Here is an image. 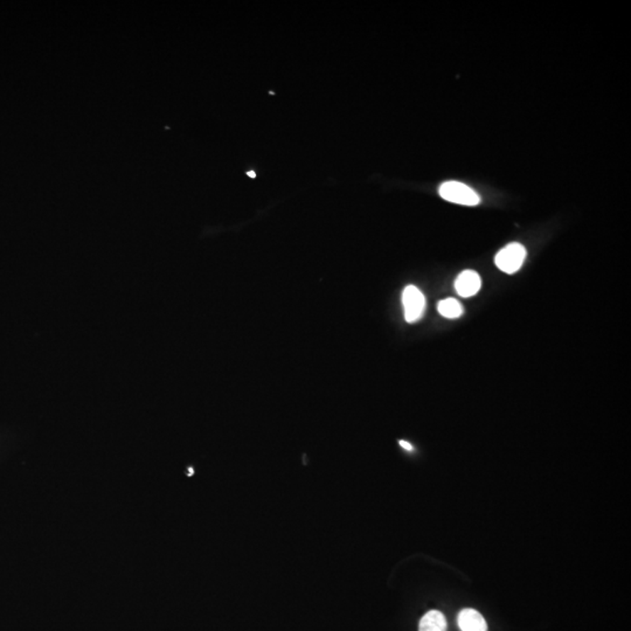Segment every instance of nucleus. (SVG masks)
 <instances>
[{
  "instance_id": "1",
  "label": "nucleus",
  "mask_w": 631,
  "mask_h": 631,
  "mask_svg": "<svg viewBox=\"0 0 631 631\" xmlns=\"http://www.w3.org/2000/svg\"><path fill=\"white\" fill-rule=\"evenodd\" d=\"M438 193L449 203L465 206H476L481 203V198L477 192L460 181H445L438 189Z\"/></svg>"
},
{
  "instance_id": "2",
  "label": "nucleus",
  "mask_w": 631,
  "mask_h": 631,
  "mask_svg": "<svg viewBox=\"0 0 631 631\" xmlns=\"http://www.w3.org/2000/svg\"><path fill=\"white\" fill-rule=\"evenodd\" d=\"M525 259H526V249L523 245L514 243L507 245L498 252L494 258V263L502 272L514 274L521 268Z\"/></svg>"
},
{
  "instance_id": "3",
  "label": "nucleus",
  "mask_w": 631,
  "mask_h": 631,
  "mask_svg": "<svg viewBox=\"0 0 631 631\" xmlns=\"http://www.w3.org/2000/svg\"><path fill=\"white\" fill-rule=\"evenodd\" d=\"M403 304L405 321L408 323H415L423 316L425 298L421 290L416 288L415 285H408L403 290Z\"/></svg>"
},
{
  "instance_id": "4",
  "label": "nucleus",
  "mask_w": 631,
  "mask_h": 631,
  "mask_svg": "<svg viewBox=\"0 0 631 631\" xmlns=\"http://www.w3.org/2000/svg\"><path fill=\"white\" fill-rule=\"evenodd\" d=\"M481 287V277L474 270L462 272L455 281V290L462 297H472L479 292Z\"/></svg>"
},
{
  "instance_id": "5",
  "label": "nucleus",
  "mask_w": 631,
  "mask_h": 631,
  "mask_svg": "<svg viewBox=\"0 0 631 631\" xmlns=\"http://www.w3.org/2000/svg\"><path fill=\"white\" fill-rule=\"evenodd\" d=\"M457 623L462 631H487L484 617L474 609H463L458 614Z\"/></svg>"
},
{
  "instance_id": "6",
  "label": "nucleus",
  "mask_w": 631,
  "mask_h": 631,
  "mask_svg": "<svg viewBox=\"0 0 631 631\" xmlns=\"http://www.w3.org/2000/svg\"><path fill=\"white\" fill-rule=\"evenodd\" d=\"M419 631H447V620L441 612L430 610L421 618Z\"/></svg>"
},
{
  "instance_id": "7",
  "label": "nucleus",
  "mask_w": 631,
  "mask_h": 631,
  "mask_svg": "<svg viewBox=\"0 0 631 631\" xmlns=\"http://www.w3.org/2000/svg\"><path fill=\"white\" fill-rule=\"evenodd\" d=\"M438 310L443 317L449 318V319L461 317L463 314L461 303L455 298H447V299L440 302L438 304Z\"/></svg>"
},
{
  "instance_id": "8",
  "label": "nucleus",
  "mask_w": 631,
  "mask_h": 631,
  "mask_svg": "<svg viewBox=\"0 0 631 631\" xmlns=\"http://www.w3.org/2000/svg\"><path fill=\"white\" fill-rule=\"evenodd\" d=\"M399 443L403 449H405V450H408V452H412L413 445H410V443H408V442L405 441H400Z\"/></svg>"
}]
</instances>
